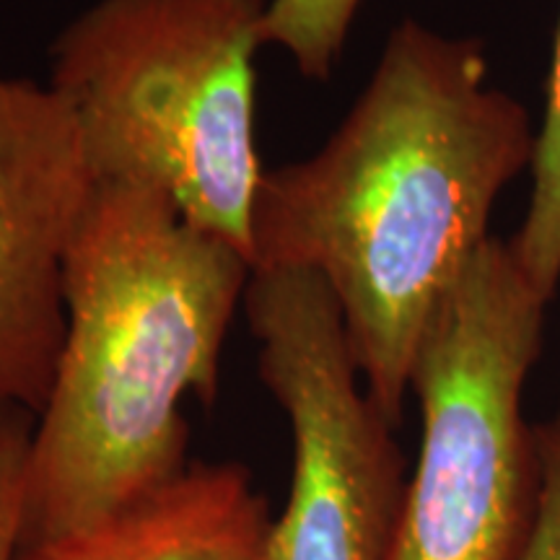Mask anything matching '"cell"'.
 Instances as JSON below:
<instances>
[{"label": "cell", "instance_id": "1", "mask_svg": "<svg viewBox=\"0 0 560 560\" xmlns=\"http://www.w3.org/2000/svg\"><path fill=\"white\" fill-rule=\"evenodd\" d=\"M537 130L488 83L482 45L416 19L389 32L330 140L262 174L252 270H312L332 291L376 408L400 423L425 327L532 166Z\"/></svg>", "mask_w": 560, "mask_h": 560}, {"label": "cell", "instance_id": "2", "mask_svg": "<svg viewBox=\"0 0 560 560\" xmlns=\"http://www.w3.org/2000/svg\"><path fill=\"white\" fill-rule=\"evenodd\" d=\"M242 249L151 185L96 182L66 268L68 330L34 420L19 545L115 514L187 467V395H219Z\"/></svg>", "mask_w": 560, "mask_h": 560}, {"label": "cell", "instance_id": "3", "mask_svg": "<svg viewBox=\"0 0 560 560\" xmlns=\"http://www.w3.org/2000/svg\"><path fill=\"white\" fill-rule=\"evenodd\" d=\"M265 11L268 0H96L50 50V89L94 179L156 187L249 262Z\"/></svg>", "mask_w": 560, "mask_h": 560}, {"label": "cell", "instance_id": "4", "mask_svg": "<svg viewBox=\"0 0 560 560\" xmlns=\"http://www.w3.org/2000/svg\"><path fill=\"white\" fill-rule=\"evenodd\" d=\"M550 299L490 236L420 340L410 392L420 452L387 560H516L540 495L524 384Z\"/></svg>", "mask_w": 560, "mask_h": 560}, {"label": "cell", "instance_id": "5", "mask_svg": "<svg viewBox=\"0 0 560 560\" xmlns=\"http://www.w3.org/2000/svg\"><path fill=\"white\" fill-rule=\"evenodd\" d=\"M244 312L260 380L293 439L272 560H387L408 490L405 459L361 380L332 291L312 270H252Z\"/></svg>", "mask_w": 560, "mask_h": 560}, {"label": "cell", "instance_id": "6", "mask_svg": "<svg viewBox=\"0 0 560 560\" xmlns=\"http://www.w3.org/2000/svg\"><path fill=\"white\" fill-rule=\"evenodd\" d=\"M96 179L50 86L0 75V402L45 410L66 342V268Z\"/></svg>", "mask_w": 560, "mask_h": 560}, {"label": "cell", "instance_id": "7", "mask_svg": "<svg viewBox=\"0 0 560 560\" xmlns=\"http://www.w3.org/2000/svg\"><path fill=\"white\" fill-rule=\"evenodd\" d=\"M268 499L240 462H195L89 527L19 545L13 560H272Z\"/></svg>", "mask_w": 560, "mask_h": 560}, {"label": "cell", "instance_id": "8", "mask_svg": "<svg viewBox=\"0 0 560 560\" xmlns=\"http://www.w3.org/2000/svg\"><path fill=\"white\" fill-rule=\"evenodd\" d=\"M522 270L545 299L560 283V21L552 47L548 102L532 156V195L522 229L509 242Z\"/></svg>", "mask_w": 560, "mask_h": 560}, {"label": "cell", "instance_id": "9", "mask_svg": "<svg viewBox=\"0 0 560 560\" xmlns=\"http://www.w3.org/2000/svg\"><path fill=\"white\" fill-rule=\"evenodd\" d=\"M361 3L363 0H268L262 42L283 47L304 79L327 81Z\"/></svg>", "mask_w": 560, "mask_h": 560}, {"label": "cell", "instance_id": "10", "mask_svg": "<svg viewBox=\"0 0 560 560\" xmlns=\"http://www.w3.org/2000/svg\"><path fill=\"white\" fill-rule=\"evenodd\" d=\"M34 420L37 418L30 410L0 402V560H13L19 550Z\"/></svg>", "mask_w": 560, "mask_h": 560}, {"label": "cell", "instance_id": "11", "mask_svg": "<svg viewBox=\"0 0 560 560\" xmlns=\"http://www.w3.org/2000/svg\"><path fill=\"white\" fill-rule=\"evenodd\" d=\"M540 495L535 522L516 560H560V416L535 429Z\"/></svg>", "mask_w": 560, "mask_h": 560}]
</instances>
